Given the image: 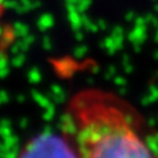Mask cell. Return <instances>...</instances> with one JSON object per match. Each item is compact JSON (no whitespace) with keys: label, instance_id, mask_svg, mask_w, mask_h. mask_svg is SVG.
I'll use <instances>...</instances> for the list:
<instances>
[{"label":"cell","instance_id":"6da1fadb","mask_svg":"<svg viewBox=\"0 0 158 158\" xmlns=\"http://www.w3.org/2000/svg\"><path fill=\"white\" fill-rule=\"evenodd\" d=\"M67 118L78 158H157L132 112L112 95L87 91L75 96Z\"/></svg>","mask_w":158,"mask_h":158},{"label":"cell","instance_id":"7a4b0ae2","mask_svg":"<svg viewBox=\"0 0 158 158\" xmlns=\"http://www.w3.org/2000/svg\"><path fill=\"white\" fill-rule=\"evenodd\" d=\"M19 158H78L71 139L55 133H43L32 138Z\"/></svg>","mask_w":158,"mask_h":158},{"label":"cell","instance_id":"3957f363","mask_svg":"<svg viewBox=\"0 0 158 158\" xmlns=\"http://www.w3.org/2000/svg\"><path fill=\"white\" fill-rule=\"evenodd\" d=\"M5 9H6V0H0V19L4 16Z\"/></svg>","mask_w":158,"mask_h":158}]
</instances>
